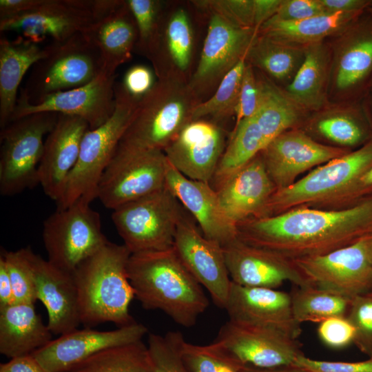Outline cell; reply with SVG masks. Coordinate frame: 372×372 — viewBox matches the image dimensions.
Returning a JSON list of instances; mask_svg holds the SVG:
<instances>
[{
    "mask_svg": "<svg viewBox=\"0 0 372 372\" xmlns=\"http://www.w3.org/2000/svg\"><path fill=\"white\" fill-rule=\"evenodd\" d=\"M237 238L285 259L327 254L372 238V194L338 210L302 207L236 225Z\"/></svg>",
    "mask_w": 372,
    "mask_h": 372,
    "instance_id": "obj_1",
    "label": "cell"
},
{
    "mask_svg": "<svg viewBox=\"0 0 372 372\" xmlns=\"http://www.w3.org/2000/svg\"><path fill=\"white\" fill-rule=\"evenodd\" d=\"M127 276L135 298L147 310H161L184 327L196 324L209 307L203 287L175 249L132 254Z\"/></svg>",
    "mask_w": 372,
    "mask_h": 372,
    "instance_id": "obj_2",
    "label": "cell"
},
{
    "mask_svg": "<svg viewBox=\"0 0 372 372\" xmlns=\"http://www.w3.org/2000/svg\"><path fill=\"white\" fill-rule=\"evenodd\" d=\"M130 256L123 244L109 241L72 273L85 327L107 322L121 327L136 322L129 311L135 298L127 276Z\"/></svg>",
    "mask_w": 372,
    "mask_h": 372,
    "instance_id": "obj_3",
    "label": "cell"
},
{
    "mask_svg": "<svg viewBox=\"0 0 372 372\" xmlns=\"http://www.w3.org/2000/svg\"><path fill=\"white\" fill-rule=\"evenodd\" d=\"M372 166V138L358 149L331 160L291 185L275 189L258 218L342 196L353 204L372 194L360 180Z\"/></svg>",
    "mask_w": 372,
    "mask_h": 372,
    "instance_id": "obj_4",
    "label": "cell"
},
{
    "mask_svg": "<svg viewBox=\"0 0 372 372\" xmlns=\"http://www.w3.org/2000/svg\"><path fill=\"white\" fill-rule=\"evenodd\" d=\"M200 102L185 79L158 78L138 102L120 143L163 151L192 121L193 110Z\"/></svg>",
    "mask_w": 372,
    "mask_h": 372,
    "instance_id": "obj_5",
    "label": "cell"
},
{
    "mask_svg": "<svg viewBox=\"0 0 372 372\" xmlns=\"http://www.w3.org/2000/svg\"><path fill=\"white\" fill-rule=\"evenodd\" d=\"M116 106L112 115L103 125L89 130L81 143L78 161L71 172L57 209L65 208L79 200L88 203L96 198L103 172L114 156L130 125L138 102L130 96L121 83H115Z\"/></svg>",
    "mask_w": 372,
    "mask_h": 372,
    "instance_id": "obj_6",
    "label": "cell"
},
{
    "mask_svg": "<svg viewBox=\"0 0 372 372\" xmlns=\"http://www.w3.org/2000/svg\"><path fill=\"white\" fill-rule=\"evenodd\" d=\"M188 213L165 185L113 210L112 220L132 254L172 248L177 227Z\"/></svg>",
    "mask_w": 372,
    "mask_h": 372,
    "instance_id": "obj_7",
    "label": "cell"
},
{
    "mask_svg": "<svg viewBox=\"0 0 372 372\" xmlns=\"http://www.w3.org/2000/svg\"><path fill=\"white\" fill-rule=\"evenodd\" d=\"M58 114L37 112L13 120L0 132V194L12 196L39 183L38 169L47 136Z\"/></svg>",
    "mask_w": 372,
    "mask_h": 372,
    "instance_id": "obj_8",
    "label": "cell"
},
{
    "mask_svg": "<svg viewBox=\"0 0 372 372\" xmlns=\"http://www.w3.org/2000/svg\"><path fill=\"white\" fill-rule=\"evenodd\" d=\"M48 48V54L32 67L23 87L30 103L85 85L103 72L99 51L84 33Z\"/></svg>",
    "mask_w": 372,
    "mask_h": 372,
    "instance_id": "obj_9",
    "label": "cell"
},
{
    "mask_svg": "<svg viewBox=\"0 0 372 372\" xmlns=\"http://www.w3.org/2000/svg\"><path fill=\"white\" fill-rule=\"evenodd\" d=\"M167 162L163 150L119 143L101 175L96 198L106 208L114 210L163 189Z\"/></svg>",
    "mask_w": 372,
    "mask_h": 372,
    "instance_id": "obj_10",
    "label": "cell"
},
{
    "mask_svg": "<svg viewBox=\"0 0 372 372\" xmlns=\"http://www.w3.org/2000/svg\"><path fill=\"white\" fill-rule=\"evenodd\" d=\"M42 237L48 260L70 273L109 242L100 215L83 200L56 208L45 220Z\"/></svg>",
    "mask_w": 372,
    "mask_h": 372,
    "instance_id": "obj_11",
    "label": "cell"
},
{
    "mask_svg": "<svg viewBox=\"0 0 372 372\" xmlns=\"http://www.w3.org/2000/svg\"><path fill=\"white\" fill-rule=\"evenodd\" d=\"M118 0H45L21 14L0 19V31H13L35 43L51 37L61 43L85 32L115 8Z\"/></svg>",
    "mask_w": 372,
    "mask_h": 372,
    "instance_id": "obj_12",
    "label": "cell"
},
{
    "mask_svg": "<svg viewBox=\"0 0 372 372\" xmlns=\"http://www.w3.org/2000/svg\"><path fill=\"white\" fill-rule=\"evenodd\" d=\"M243 366L271 369L294 364L301 344L279 331L229 320L214 341Z\"/></svg>",
    "mask_w": 372,
    "mask_h": 372,
    "instance_id": "obj_13",
    "label": "cell"
},
{
    "mask_svg": "<svg viewBox=\"0 0 372 372\" xmlns=\"http://www.w3.org/2000/svg\"><path fill=\"white\" fill-rule=\"evenodd\" d=\"M116 75L104 72L85 85L45 95L30 103L23 87L19 90L10 121L37 112H55L80 117L94 130L105 123L116 106Z\"/></svg>",
    "mask_w": 372,
    "mask_h": 372,
    "instance_id": "obj_14",
    "label": "cell"
},
{
    "mask_svg": "<svg viewBox=\"0 0 372 372\" xmlns=\"http://www.w3.org/2000/svg\"><path fill=\"white\" fill-rule=\"evenodd\" d=\"M258 34L256 29L234 25L211 14L198 65L188 81L200 101L202 95L216 88L233 68L247 59Z\"/></svg>",
    "mask_w": 372,
    "mask_h": 372,
    "instance_id": "obj_15",
    "label": "cell"
},
{
    "mask_svg": "<svg viewBox=\"0 0 372 372\" xmlns=\"http://www.w3.org/2000/svg\"><path fill=\"white\" fill-rule=\"evenodd\" d=\"M369 240L293 262L313 286L353 298L372 291Z\"/></svg>",
    "mask_w": 372,
    "mask_h": 372,
    "instance_id": "obj_16",
    "label": "cell"
},
{
    "mask_svg": "<svg viewBox=\"0 0 372 372\" xmlns=\"http://www.w3.org/2000/svg\"><path fill=\"white\" fill-rule=\"evenodd\" d=\"M173 247L188 271L207 290L214 303L225 309L231 280L223 247L206 238L188 213L177 227Z\"/></svg>",
    "mask_w": 372,
    "mask_h": 372,
    "instance_id": "obj_17",
    "label": "cell"
},
{
    "mask_svg": "<svg viewBox=\"0 0 372 372\" xmlns=\"http://www.w3.org/2000/svg\"><path fill=\"white\" fill-rule=\"evenodd\" d=\"M147 333V328L136 322L110 331L76 329L52 340L32 355L47 372H65L101 351L142 340Z\"/></svg>",
    "mask_w": 372,
    "mask_h": 372,
    "instance_id": "obj_18",
    "label": "cell"
},
{
    "mask_svg": "<svg viewBox=\"0 0 372 372\" xmlns=\"http://www.w3.org/2000/svg\"><path fill=\"white\" fill-rule=\"evenodd\" d=\"M225 138V130L218 123L192 121L163 152L185 176L210 184L227 145Z\"/></svg>",
    "mask_w": 372,
    "mask_h": 372,
    "instance_id": "obj_19",
    "label": "cell"
},
{
    "mask_svg": "<svg viewBox=\"0 0 372 372\" xmlns=\"http://www.w3.org/2000/svg\"><path fill=\"white\" fill-rule=\"evenodd\" d=\"M349 152L343 148L324 145L301 131H286L260 152L267 172L276 189L287 187L300 174Z\"/></svg>",
    "mask_w": 372,
    "mask_h": 372,
    "instance_id": "obj_20",
    "label": "cell"
},
{
    "mask_svg": "<svg viewBox=\"0 0 372 372\" xmlns=\"http://www.w3.org/2000/svg\"><path fill=\"white\" fill-rule=\"evenodd\" d=\"M231 280L249 287L276 289L285 282L313 286L293 261L270 251L246 244L238 238L223 247Z\"/></svg>",
    "mask_w": 372,
    "mask_h": 372,
    "instance_id": "obj_21",
    "label": "cell"
},
{
    "mask_svg": "<svg viewBox=\"0 0 372 372\" xmlns=\"http://www.w3.org/2000/svg\"><path fill=\"white\" fill-rule=\"evenodd\" d=\"M225 309L230 320L271 328L295 339L302 333L301 324L293 313L289 293L231 281Z\"/></svg>",
    "mask_w": 372,
    "mask_h": 372,
    "instance_id": "obj_22",
    "label": "cell"
},
{
    "mask_svg": "<svg viewBox=\"0 0 372 372\" xmlns=\"http://www.w3.org/2000/svg\"><path fill=\"white\" fill-rule=\"evenodd\" d=\"M90 130L83 118L59 114L47 135L38 169L39 183L46 196L59 202L79 158L81 141Z\"/></svg>",
    "mask_w": 372,
    "mask_h": 372,
    "instance_id": "obj_23",
    "label": "cell"
},
{
    "mask_svg": "<svg viewBox=\"0 0 372 372\" xmlns=\"http://www.w3.org/2000/svg\"><path fill=\"white\" fill-rule=\"evenodd\" d=\"M165 185L193 217L206 238L222 247L237 238L236 226L227 218L217 193L209 183L187 178L167 161Z\"/></svg>",
    "mask_w": 372,
    "mask_h": 372,
    "instance_id": "obj_24",
    "label": "cell"
},
{
    "mask_svg": "<svg viewBox=\"0 0 372 372\" xmlns=\"http://www.w3.org/2000/svg\"><path fill=\"white\" fill-rule=\"evenodd\" d=\"M276 189L259 153L215 190L229 220L236 226L261 214Z\"/></svg>",
    "mask_w": 372,
    "mask_h": 372,
    "instance_id": "obj_25",
    "label": "cell"
},
{
    "mask_svg": "<svg viewBox=\"0 0 372 372\" xmlns=\"http://www.w3.org/2000/svg\"><path fill=\"white\" fill-rule=\"evenodd\" d=\"M30 259L37 300L47 311L49 329L59 335L76 329L81 322L72 274L57 268L32 251Z\"/></svg>",
    "mask_w": 372,
    "mask_h": 372,
    "instance_id": "obj_26",
    "label": "cell"
},
{
    "mask_svg": "<svg viewBox=\"0 0 372 372\" xmlns=\"http://www.w3.org/2000/svg\"><path fill=\"white\" fill-rule=\"evenodd\" d=\"M193 30L185 9L177 8L169 17L161 12L154 34L144 52L152 62L158 78L165 74L169 64L165 76L185 79L193 57Z\"/></svg>",
    "mask_w": 372,
    "mask_h": 372,
    "instance_id": "obj_27",
    "label": "cell"
},
{
    "mask_svg": "<svg viewBox=\"0 0 372 372\" xmlns=\"http://www.w3.org/2000/svg\"><path fill=\"white\" fill-rule=\"evenodd\" d=\"M84 33L99 51L103 72L114 75L129 61L138 41V30L125 1L94 22Z\"/></svg>",
    "mask_w": 372,
    "mask_h": 372,
    "instance_id": "obj_28",
    "label": "cell"
},
{
    "mask_svg": "<svg viewBox=\"0 0 372 372\" xmlns=\"http://www.w3.org/2000/svg\"><path fill=\"white\" fill-rule=\"evenodd\" d=\"M52 340L34 304L15 302L0 309L1 354L10 359L32 354Z\"/></svg>",
    "mask_w": 372,
    "mask_h": 372,
    "instance_id": "obj_29",
    "label": "cell"
},
{
    "mask_svg": "<svg viewBox=\"0 0 372 372\" xmlns=\"http://www.w3.org/2000/svg\"><path fill=\"white\" fill-rule=\"evenodd\" d=\"M47 45L23 37L14 40L0 39V127L10 121L15 109L21 82L28 70L48 52Z\"/></svg>",
    "mask_w": 372,
    "mask_h": 372,
    "instance_id": "obj_30",
    "label": "cell"
},
{
    "mask_svg": "<svg viewBox=\"0 0 372 372\" xmlns=\"http://www.w3.org/2000/svg\"><path fill=\"white\" fill-rule=\"evenodd\" d=\"M364 12L327 13L296 21L270 19L260 26L258 34L287 45H310L345 28Z\"/></svg>",
    "mask_w": 372,
    "mask_h": 372,
    "instance_id": "obj_31",
    "label": "cell"
},
{
    "mask_svg": "<svg viewBox=\"0 0 372 372\" xmlns=\"http://www.w3.org/2000/svg\"><path fill=\"white\" fill-rule=\"evenodd\" d=\"M371 78L372 19L354 29L339 59L335 83L342 90L360 89L372 84Z\"/></svg>",
    "mask_w": 372,
    "mask_h": 372,
    "instance_id": "obj_32",
    "label": "cell"
},
{
    "mask_svg": "<svg viewBox=\"0 0 372 372\" xmlns=\"http://www.w3.org/2000/svg\"><path fill=\"white\" fill-rule=\"evenodd\" d=\"M300 67L287 87L288 97L297 105L320 108L325 96L327 59L318 43L308 45Z\"/></svg>",
    "mask_w": 372,
    "mask_h": 372,
    "instance_id": "obj_33",
    "label": "cell"
},
{
    "mask_svg": "<svg viewBox=\"0 0 372 372\" xmlns=\"http://www.w3.org/2000/svg\"><path fill=\"white\" fill-rule=\"evenodd\" d=\"M267 145L253 116L235 125L210 185L216 190L227 178L260 153Z\"/></svg>",
    "mask_w": 372,
    "mask_h": 372,
    "instance_id": "obj_34",
    "label": "cell"
},
{
    "mask_svg": "<svg viewBox=\"0 0 372 372\" xmlns=\"http://www.w3.org/2000/svg\"><path fill=\"white\" fill-rule=\"evenodd\" d=\"M289 293L293 316L300 324L347 317L352 301V298L316 286H294Z\"/></svg>",
    "mask_w": 372,
    "mask_h": 372,
    "instance_id": "obj_35",
    "label": "cell"
},
{
    "mask_svg": "<svg viewBox=\"0 0 372 372\" xmlns=\"http://www.w3.org/2000/svg\"><path fill=\"white\" fill-rule=\"evenodd\" d=\"M260 101L253 116L268 145L298 121L296 105L265 80H258Z\"/></svg>",
    "mask_w": 372,
    "mask_h": 372,
    "instance_id": "obj_36",
    "label": "cell"
},
{
    "mask_svg": "<svg viewBox=\"0 0 372 372\" xmlns=\"http://www.w3.org/2000/svg\"><path fill=\"white\" fill-rule=\"evenodd\" d=\"M65 372H153L147 346L139 340L101 351Z\"/></svg>",
    "mask_w": 372,
    "mask_h": 372,
    "instance_id": "obj_37",
    "label": "cell"
},
{
    "mask_svg": "<svg viewBox=\"0 0 372 372\" xmlns=\"http://www.w3.org/2000/svg\"><path fill=\"white\" fill-rule=\"evenodd\" d=\"M295 47L258 34L247 59L272 77L285 79L293 73L300 61V52Z\"/></svg>",
    "mask_w": 372,
    "mask_h": 372,
    "instance_id": "obj_38",
    "label": "cell"
},
{
    "mask_svg": "<svg viewBox=\"0 0 372 372\" xmlns=\"http://www.w3.org/2000/svg\"><path fill=\"white\" fill-rule=\"evenodd\" d=\"M247 59H242L221 80L213 95L194 107L192 121L207 118L218 121L234 114Z\"/></svg>",
    "mask_w": 372,
    "mask_h": 372,
    "instance_id": "obj_39",
    "label": "cell"
},
{
    "mask_svg": "<svg viewBox=\"0 0 372 372\" xmlns=\"http://www.w3.org/2000/svg\"><path fill=\"white\" fill-rule=\"evenodd\" d=\"M318 130L328 139L344 146H362L372 138V128L360 115L328 116L318 123Z\"/></svg>",
    "mask_w": 372,
    "mask_h": 372,
    "instance_id": "obj_40",
    "label": "cell"
},
{
    "mask_svg": "<svg viewBox=\"0 0 372 372\" xmlns=\"http://www.w3.org/2000/svg\"><path fill=\"white\" fill-rule=\"evenodd\" d=\"M181 353L191 372H242L245 367L228 356L214 342L198 345L184 340Z\"/></svg>",
    "mask_w": 372,
    "mask_h": 372,
    "instance_id": "obj_41",
    "label": "cell"
},
{
    "mask_svg": "<svg viewBox=\"0 0 372 372\" xmlns=\"http://www.w3.org/2000/svg\"><path fill=\"white\" fill-rule=\"evenodd\" d=\"M30 247L1 252L12 285L15 302L34 304L37 300Z\"/></svg>",
    "mask_w": 372,
    "mask_h": 372,
    "instance_id": "obj_42",
    "label": "cell"
},
{
    "mask_svg": "<svg viewBox=\"0 0 372 372\" xmlns=\"http://www.w3.org/2000/svg\"><path fill=\"white\" fill-rule=\"evenodd\" d=\"M184 340L179 331H169L164 335H149L147 349L153 372H191L182 357Z\"/></svg>",
    "mask_w": 372,
    "mask_h": 372,
    "instance_id": "obj_43",
    "label": "cell"
},
{
    "mask_svg": "<svg viewBox=\"0 0 372 372\" xmlns=\"http://www.w3.org/2000/svg\"><path fill=\"white\" fill-rule=\"evenodd\" d=\"M347 318L355 329L353 343L362 353L372 358V291L352 298Z\"/></svg>",
    "mask_w": 372,
    "mask_h": 372,
    "instance_id": "obj_44",
    "label": "cell"
},
{
    "mask_svg": "<svg viewBox=\"0 0 372 372\" xmlns=\"http://www.w3.org/2000/svg\"><path fill=\"white\" fill-rule=\"evenodd\" d=\"M192 2L198 8L217 14L234 25L256 29L254 0H202Z\"/></svg>",
    "mask_w": 372,
    "mask_h": 372,
    "instance_id": "obj_45",
    "label": "cell"
},
{
    "mask_svg": "<svg viewBox=\"0 0 372 372\" xmlns=\"http://www.w3.org/2000/svg\"><path fill=\"white\" fill-rule=\"evenodd\" d=\"M125 2L138 30L135 48L144 54L157 28L162 12L161 3L156 0H127Z\"/></svg>",
    "mask_w": 372,
    "mask_h": 372,
    "instance_id": "obj_46",
    "label": "cell"
},
{
    "mask_svg": "<svg viewBox=\"0 0 372 372\" xmlns=\"http://www.w3.org/2000/svg\"><path fill=\"white\" fill-rule=\"evenodd\" d=\"M355 329L347 317H332L319 323L318 333L320 340L329 347L342 349L355 338Z\"/></svg>",
    "mask_w": 372,
    "mask_h": 372,
    "instance_id": "obj_47",
    "label": "cell"
},
{
    "mask_svg": "<svg viewBox=\"0 0 372 372\" xmlns=\"http://www.w3.org/2000/svg\"><path fill=\"white\" fill-rule=\"evenodd\" d=\"M260 101V87L250 65L245 69L238 103L235 111L236 124L253 116L257 111Z\"/></svg>",
    "mask_w": 372,
    "mask_h": 372,
    "instance_id": "obj_48",
    "label": "cell"
},
{
    "mask_svg": "<svg viewBox=\"0 0 372 372\" xmlns=\"http://www.w3.org/2000/svg\"><path fill=\"white\" fill-rule=\"evenodd\" d=\"M293 365L307 372H372V358L359 362H338L313 360L302 354Z\"/></svg>",
    "mask_w": 372,
    "mask_h": 372,
    "instance_id": "obj_49",
    "label": "cell"
},
{
    "mask_svg": "<svg viewBox=\"0 0 372 372\" xmlns=\"http://www.w3.org/2000/svg\"><path fill=\"white\" fill-rule=\"evenodd\" d=\"M319 0H282L273 17L280 21H296L327 14Z\"/></svg>",
    "mask_w": 372,
    "mask_h": 372,
    "instance_id": "obj_50",
    "label": "cell"
},
{
    "mask_svg": "<svg viewBox=\"0 0 372 372\" xmlns=\"http://www.w3.org/2000/svg\"><path fill=\"white\" fill-rule=\"evenodd\" d=\"M156 81L152 70L138 64L126 71L121 84L130 96L141 101L152 90Z\"/></svg>",
    "mask_w": 372,
    "mask_h": 372,
    "instance_id": "obj_51",
    "label": "cell"
},
{
    "mask_svg": "<svg viewBox=\"0 0 372 372\" xmlns=\"http://www.w3.org/2000/svg\"><path fill=\"white\" fill-rule=\"evenodd\" d=\"M327 13L364 12L371 5L368 0H319Z\"/></svg>",
    "mask_w": 372,
    "mask_h": 372,
    "instance_id": "obj_52",
    "label": "cell"
},
{
    "mask_svg": "<svg viewBox=\"0 0 372 372\" xmlns=\"http://www.w3.org/2000/svg\"><path fill=\"white\" fill-rule=\"evenodd\" d=\"M0 372H47L32 354L10 359L0 364Z\"/></svg>",
    "mask_w": 372,
    "mask_h": 372,
    "instance_id": "obj_53",
    "label": "cell"
},
{
    "mask_svg": "<svg viewBox=\"0 0 372 372\" xmlns=\"http://www.w3.org/2000/svg\"><path fill=\"white\" fill-rule=\"evenodd\" d=\"M45 0H0V19L33 10Z\"/></svg>",
    "mask_w": 372,
    "mask_h": 372,
    "instance_id": "obj_54",
    "label": "cell"
},
{
    "mask_svg": "<svg viewBox=\"0 0 372 372\" xmlns=\"http://www.w3.org/2000/svg\"><path fill=\"white\" fill-rule=\"evenodd\" d=\"M282 0H254V26H260L276 13Z\"/></svg>",
    "mask_w": 372,
    "mask_h": 372,
    "instance_id": "obj_55",
    "label": "cell"
},
{
    "mask_svg": "<svg viewBox=\"0 0 372 372\" xmlns=\"http://www.w3.org/2000/svg\"><path fill=\"white\" fill-rule=\"evenodd\" d=\"M15 303L10 278L2 256H0V309Z\"/></svg>",
    "mask_w": 372,
    "mask_h": 372,
    "instance_id": "obj_56",
    "label": "cell"
},
{
    "mask_svg": "<svg viewBox=\"0 0 372 372\" xmlns=\"http://www.w3.org/2000/svg\"><path fill=\"white\" fill-rule=\"evenodd\" d=\"M242 372H307L305 370L292 365L289 366L271 368V369H260L251 366H245Z\"/></svg>",
    "mask_w": 372,
    "mask_h": 372,
    "instance_id": "obj_57",
    "label": "cell"
},
{
    "mask_svg": "<svg viewBox=\"0 0 372 372\" xmlns=\"http://www.w3.org/2000/svg\"><path fill=\"white\" fill-rule=\"evenodd\" d=\"M360 182L364 188L372 193V166L362 176Z\"/></svg>",
    "mask_w": 372,
    "mask_h": 372,
    "instance_id": "obj_58",
    "label": "cell"
},
{
    "mask_svg": "<svg viewBox=\"0 0 372 372\" xmlns=\"http://www.w3.org/2000/svg\"><path fill=\"white\" fill-rule=\"evenodd\" d=\"M368 249H369V258L372 264V238L369 240Z\"/></svg>",
    "mask_w": 372,
    "mask_h": 372,
    "instance_id": "obj_59",
    "label": "cell"
},
{
    "mask_svg": "<svg viewBox=\"0 0 372 372\" xmlns=\"http://www.w3.org/2000/svg\"><path fill=\"white\" fill-rule=\"evenodd\" d=\"M366 11H368L370 14H372V3H371V5L368 8V9L366 10Z\"/></svg>",
    "mask_w": 372,
    "mask_h": 372,
    "instance_id": "obj_60",
    "label": "cell"
},
{
    "mask_svg": "<svg viewBox=\"0 0 372 372\" xmlns=\"http://www.w3.org/2000/svg\"><path fill=\"white\" fill-rule=\"evenodd\" d=\"M371 114H372V98H371Z\"/></svg>",
    "mask_w": 372,
    "mask_h": 372,
    "instance_id": "obj_61",
    "label": "cell"
}]
</instances>
